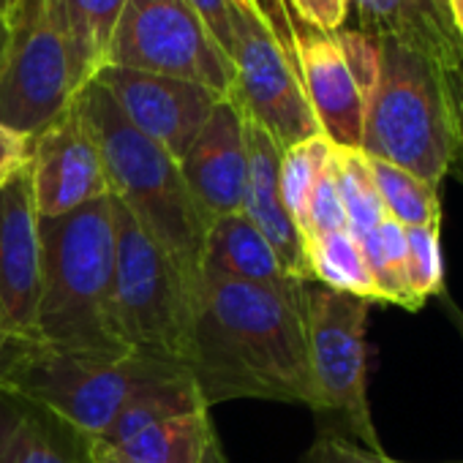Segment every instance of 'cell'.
I'll return each instance as SVG.
<instances>
[{
  "label": "cell",
  "instance_id": "cell-18",
  "mask_svg": "<svg viewBox=\"0 0 463 463\" xmlns=\"http://www.w3.org/2000/svg\"><path fill=\"white\" fill-rule=\"evenodd\" d=\"M0 463H96L90 441L52 414L0 392Z\"/></svg>",
  "mask_w": 463,
  "mask_h": 463
},
{
  "label": "cell",
  "instance_id": "cell-1",
  "mask_svg": "<svg viewBox=\"0 0 463 463\" xmlns=\"http://www.w3.org/2000/svg\"><path fill=\"white\" fill-rule=\"evenodd\" d=\"M306 284L199 279L183 365L207 409L238 398L319 409L308 360Z\"/></svg>",
  "mask_w": 463,
  "mask_h": 463
},
{
  "label": "cell",
  "instance_id": "cell-15",
  "mask_svg": "<svg viewBox=\"0 0 463 463\" xmlns=\"http://www.w3.org/2000/svg\"><path fill=\"white\" fill-rule=\"evenodd\" d=\"M295 61L319 134L338 150H360L365 93L360 90L335 33L295 20Z\"/></svg>",
  "mask_w": 463,
  "mask_h": 463
},
{
  "label": "cell",
  "instance_id": "cell-36",
  "mask_svg": "<svg viewBox=\"0 0 463 463\" xmlns=\"http://www.w3.org/2000/svg\"><path fill=\"white\" fill-rule=\"evenodd\" d=\"M441 298V303H444V314H447V319L455 325V330H458V335L463 338V311L458 308V303L452 300V298H447V289L439 295Z\"/></svg>",
  "mask_w": 463,
  "mask_h": 463
},
{
  "label": "cell",
  "instance_id": "cell-37",
  "mask_svg": "<svg viewBox=\"0 0 463 463\" xmlns=\"http://www.w3.org/2000/svg\"><path fill=\"white\" fill-rule=\"evenodd\" d=\"M449 6V17H452V25H455V33L463 44V0H447Z\"/></svg>",
  "mask_w": 463,
  "mask_h": 463
},
{
  "label": "cell",
  "instance_id": "cell-27",
  "mask_svg": "<svg viewBox=\"0 0 463 463\" xmlns=\"http://www.w3.org/2000/svg\"><path fill=\"white\" fill-rule=\"evenodd\" d=\"M335 180H338V194H341V204L346 213V226L360 241L387 218V210L376 191L365 153L335 147Z\"/></svg>",
  "mask_w": 463,
  "mask_h": 463
},
{
  "label": "cell",
  "instance_id": "cell-11",
  "mask_svg": "<svg viewBox=\"0 0 463 463\" xmlns=\"http://www.w3.org/2000/svg\"><path fill=\"white\" fill-rule=\"evenodd\" d=\"M96 82L112 96L123 118L175 161L185 156L213 107L221 101V96L196 82L120 66H104Z\"/></svg>",
  "mask_w": 463,
  "mask_h": 463
},
{
  "label": "cell",
  "instance_id": "cell-28",
  "mask_svg": "<svg viewBox=\"0 0 463 463\" xmlns=\"http://www.w3.org/2000/svg\"><path fill=\"white\" fill-rule=\"evenodd\" d=\"M406 229V226H403ZM441 221L406 229V262H409V287L420 303L439 298L444 292V265L439 243Z\"/></svg>",
  "mask_w": 463,
  "mask_h": 463
},
{
  "label": "cell",
  "instance_id": "cell-31",
  "mask_svg": "<svg viewBox=\"0 0 463 463\" xmlns=\"http://www.w3.org/2000/svg\"><path fill=\"white\" fill-rule=\"evenodd\" d=\"M300 463H403L363 444H352L335 433H319Z\"/></svg>",
  "mask_w": 463,
  "mask_h": 463
},
{
  "label": "cell",
  "instance_id": "cell-39",
  "mask_svg": "<svg viewBox=\"0 0 463 463\" xmlns=\"http://www.w3.org/2000/svg\"><path fill=\"white\" fill-rule=\"evenodd\" d=\"M96 463H107V460H96ZM204 463H226V458H223V449H221V447H215Z\"/></svg>",
  "mask_w": 463,
  "mask_h": 463
},
{
  "label": "cell",
  "instance_id": "cell-7",
  "mask_svg": "<svg viewBox=\"0 0 463 463\" xmlns=\"http://www.w3.org/2000/svg\"><path fill=\"white\" fill-rule=\"evenodd\" d=\"M6 20L9 47L0 69V126L36 137L80 93L61 0H20Z\"/></svg>",
  "mask_w": 463,
  "mask_h": 463
},
{
  "label": "cell",
  "instance_id": "cell-5",
  "mask_svg": "<svg viewBox=\"0 0 463 463\" xmlns=\"http://www.w3.org/2000/svg\"><path fill=\"white\" fill-rule=\"evenodd\" d=\"M185 373L183 365L145 354L63 352L33 338H9L0 352V392L33 403L88 441L99 439L137 392Z\"/></svg>",
  "mask_w": 463,
  "mask_h": 463
},
{
  "label": "cell",
  "instance_id": "cell-32",
  "mask_svg": "<svg viewBox=\"0 0 463 463\" xmlns=\"http://www.w3.org/2000/svg\"><path fill=\"white\" fill-rule=\"evenodd\" d=\"M287 6L298 23H303L314 31H322V33L341 31L349 17L346 0H287Z\"/></svg>",
  "mask_w": 463,
  "mask_h": 463
},
{
  "label": "cell",
  "instance_id": "cell-13",
  "mask_svg": "<svg viewBox=\"0 0 463 463\" xmlns=\"http://www.w3.org/2000/svg\"><path fill=\"white\" fill-rule=\"evenodd\" d=\"M31 172L0 185V317L6 338H36L42 238Z\"/></svg>",
  "mask_w": 463,
  "mask_h": 463
},
{
  "label": "cell",
  "instance_id": "cell-33",
  "mask_svg": "<svg viewBox=\"0 0 463 463\" xmlns=\"http://www.w3.org/2000/svg\"><path fill=\"white\" fill-rule=\"evenodd\" d=\"M33 137H25L9 126H0V185L31 169Z\"/></svg>",
  "mask_w": 463,
  "mask_h": 463
},
{
  "label": "cell",
  "instance_id": "cell-22",
  "mask_svg": "<svg viewBox=\"0 0 463 463\" xmlns=\"http://www.w3.org/2000/svg\"><path fill=\"white\" fill-rule=\"evenodd\" d=\"M204 401L194 384V379L177 376L161 384H153L142 392H137L112 420V425L90 441V449H101V447H112L120 444L142 430H147L150 425H158L164 420L172 417H183V414H194V411H204Z\"/></svg>",
  "mask_w": 463,
  "mask_h": 463
},
{
  "label": "cell",
  "instance_id": "cell-6",
  "mask_svg": "<svg viewBox=\"0 0 463 463\" xmlns=\"http://www.w3.org/2000/svg\"><path fill=\"white\" fill-rule=\"evenodd\" d=\"M112 218L118 249L115 295L123 338L134 354L183 365L188 354L196 287L185 281L169 254L115 196Z\"/></svg>",
  "mask_w": 463,
  "mask_h": 463
},
{
  "label": "cell",
  "instance_id": "cell-16",
  "mask_svg": "<svg viewBox=\"0 0 463 463\" xmlns=\"http://www.w3.org/2000/svg\"><path fill=\"white\" fill-rule=\"evenodd\" d=\"M246 150H249V175H246L243 213L254 221L265 241L273 246L281 268L298 281H311L306 241L300 235V229L295 226L292 215L287 213L279 191L281 147L273 142V137L265 128H260L246 118Z\"/></svg>",
  "mask_w": 463,
  "mask_h": 463
},
{
  "label": "cell",
  "instance_id": "cell-23",
  "mask_svg": "<svg viewBox=\"0 0 463 463\" xmlns=\"http://www.w3.org/2000/svg\"><path fill=\"white\" fill-rule=\"evenodd\" d=\"M368 265V273L376 287L379 303H392L406 311H420V300L409 287V262H406V229L384 218L373 232L357 241Z\"/></svg>",
  "mask_w": 463,
  "mask_h": 463
},
{
  "label": "cell",
  "instance_id": "cell-34",
  "mask_svg": "<svg viewBox=\"0 0 463 463\" xmlns=\"http://www.w3.org/2000/svg\"><path fill=\"white\" fill-rule=\"evenodd\" d=\"M185 4L229 55L232 50V4L229 0H185Z\"/></svg>",
  "mask_w": 463,
  "mask_h": 463
},
{
  "label": "cell",
  "instance_id": "cell-10",
  "mask_svg": "<svg viewBox=\"0 0 463 463\" xmlns=\"http://www.w3.org/2000/svg\"><path fill=\"white\" fill-rule=\"evenodd\" d=\"M229 61L235 69L229 99L251 123L265 128L281 150L319 137L298 61L254 6H232Z\"/></svg>",
  "mask_w": 463,
  "mask_h": 463
},
{
  "label": "cell",
  "instance_id": "cell-3",
  "mask_svg": "<svg viewBox=\"0 0 463 463\" xmlns=\"http://www.w3.org/2000/svg\"><path fill=\"white\" fill-rule=\"evenodd\" d=\"M74 101L99 145L109 194L169 254L185 281L199 287L207 221L180 175V164L134 128L96 80Z\"/></svg>",
  "mask_w": 463,
  "mask_h": 463
},
{
  "label": "cell",
  "instance_id": "cell-24",
  "mask_svg": "<svg viewBox=\"0 0 463 463\" xmlns=\"http://www.w3.org/2000/svg\"><path fill=\"white\" fill-rule=\"evenodd\" d=\"M306 257H308L311 281L330 287L335 292H349V295L365 298L371 303H379L363 249L349 229L308 241Z\"/></svg>",
  "mask_w": 463,
  "mask_h": 463
},
{
  "label": "cell",
  "instance_id": "cell-14",
  "mask_svg": "<svg viewBox=\"0 0 463 463\" xmlns=\"http://www.w3.org/2000/svg\"><path fill=\"white\" fill-rule=\"evenodd\" d=\"M177 164L207 226L221 215L243 213L249 150L246 118L235 101L221 99L213 107L202 131Z\"/></svg>",
  "mask_w": 463,
  "mask_h": 463
},
{
  "label": "cell",
  "instance_id": "cell-9",
  "mask_svg": "<svg viewBox=\"0 0 463 463\" xmlns=\"http://www.w3.org/2000/svg\"><path fill=\"white\" fill-rule=\"evenodd\" d=\"M371 300L306 284V330L311 376L322 411H335L363 439V447L384 452L376 436L365 382V327Z\"/></svg>",
  "mask_w": 463,
  "mask_h": 463
},
{
  "label": "cell",
  "instance_id": "cell-17",
  "mask_svg": "<svg viewBox=\"0 0 463 463\" xmlns=\"http://www.w3.org/2000/svg\"><path fill=\"white\" fill-rule=\"evenodd\" d=\"M357 31L373 42H398L425 52L449 71L463 69V44L447 0H346Z\"/></svg>",
  "mask_w": 463,
  "mask_h": 463
},
{
  "label": "cell",
  "instance_id": "cell-12",
  "mask_svg": "<svg viewBox=\"0 0 463 463\" xmlns=\"http://www.w3.org/2000/svg\"><path fill=\"white\" fill-rule=\"evenodd\" d=\"M31 185L42 218L69 215L109 196L99 145L77 101L33 137Z\"/></svg>",
  "mask_w": 463,
  "mask_h": 463
},
{
  "label": "cell",
  "instance_id": "cell-35",
  "mask_svg": "<svg viewBox=\"0 0 463 463\" xmlns=\"http://www.w3.org/2000/svg\"><path fill=\"white\" fill-rule=\"evenodd\" d=\"M455 104H458V150L449 172H455L458 180L463 183V71L455 77Z\"/></svg>",
  "mask_w": 463,
  "mask_h": 463
},
{
  "label": "cell",
  "instance_id": "cell-4",
  "mask_svg": "<svg viewBox=\"0 0 463 463\" xmlns=\"http://www.w3.org/2000/svg\"><path fill=\"white\" fill-rule=\"evenodd\" d=\"M379 44V74L365 101L360 150L439 188L458 150L455 77L420 50Z\"/></svg>",
  "mask_w": 463,
  "mask_h": 463
},
{
  "label": "cell",
  "instance_id": "cell-2",
  "mask_svg": "<svg viewBox=\"0 0 463 463\" xmlns=\"http://www.w3.org/2000/svg\"><path fill=\"white\" fill-rule=\"evenodd\" d=\"M39 238L42 289L33 341L82 354H134L118 319L112 196L69 215L42 218Z\"/></svg>",
  "mask_w": 463,
  "mask_h": 463
},
{
  "label": "cell",
  "instance_id": "cell-30",
  "mask_svg": "<svg viewBox=\"0 0 463 463\" xmlns=\"http://www.w3.org/2000/svg\"><path fill=\"white\" fill-rule=\"evenodd\" d=\"M335 39H338V47L360 85V90L365 93V101L376 85V74H379V44L360 33V31H335Z\"/></svg>",
  "mask_w": 463,
  "mask_h": 463
},
{
  "label": "cell",
  "instance_id": "cell-25",
  "mask_svg": "<svg viewBox=\"0 0 463 463\" xmlns=\"http://www.w3.org/2000/svg\"><path fill=\"white\" fill-rule=\"evenodd\" d=\"M368 158L376 191L382 196V204L387 210V218L398 221L401 226H425L433 221H441V202H439V188L428 185L417 175L382 161V158Z\"/></svg>",
  "mask_w": 463,
  "mask_h": 463
},
{
  "label": "cell",
  "instance_id": "cell-41",
  "mask_svg": "<svg viewBox=\"0 0 463 463\" xmlns=\"http://www.w3.org/2000/svg\"><path fill=\"white\" fill-rule=\"evenodd\" d=\"M6 330H4V317H0V352H4V346H6Z\"/></svg>",
  "mask_w": 463,
  "mask_h": 463
},
{
  "label": "cell",
  "instance_id": "cell-8",
  "mask_svg": "<svg viewBox=\"0 0 463 463\" xmlns=\"http://www.w3.org/2000/svg\"><path fill=\"white\" fill-rule=\"evenodd\" d=\"M107 66L196 82L229 99L235 69L185 0H126Z\"/></svg>",
  "mask_w": 463,
  "mask_h": 463
},
{
  "label": "cell",
  "instance_id": "cell-40",
  "mask_svg": "<svg viewBox=\"0 0 463 463\" xmlns=\"http://www.w3.org/2000/svg\"><path fill=\"white\" fill-rule=\"evenodd\" d=\"M17 4H20V0H0V17H9Z\"/></svg>",
  "mask_w": 463,
  "mask_h": 463
},
{
  "label": "cell",
  "instance_id": "cell-38",
  "mask_svg": "<svg viewBox=\"0 0 463 463\" xmlns=\"http://www.w3.org/2000/svg\"><path fill=\"white\" fill-rule=\"evenodd\" d=\"M6 47H9V20H6V17H0V69H4Z\"/></svg>",
  "mask_w": 463,
  "mask_h": 463
},
{
  "label": "cell",
  "instance_id": "cell-21",
  "mask_svg": "<svg viewBox=\"0 0 463 463\" xmlns=\"http://www.w3.org/2000/svg\"><path fill=\"white\" fill-rule=\"evenodd\" d=\"M126 0H61V14L80 90L107 66L112 31Z\"/></svg>",
  "mask_w": 463,
  "mask_h": 463
},
{
  "label": "cell",
  "instance_id": "cell-26",
  "mask_svg": "<svg viewBox=\"0 0 463 463\" xmlns=\"http://www.w3.org/2000/svg\"><path fill=\"white\" fill-rule=\"evenodd\" d=\"M330 156H333V145L322 134L314 137V139H306L300 145H292V147L281 150L279 191H281V202H284L287 213L292 215L295 226L300 229V235L306 232L311 194H314L317 180L325 172Z\"/></svg>",
  "mask_w": 463,
  "mask_h": 463
},
{
  "label": "cell",
  "instance_id": "cell-19",
  "mask_svg": "<svg viewBox=\"0 0 463 463\" xmlns=\"http://www.w3.org/2000/svg\"><path fill=\"white\" fill-rule=\"evenodd\" d=\"M199 273L265 287L298 281L281 268L273 246L246 213H232L210 221L204 232Z\"/></svg>",
  "mask_w": 463,
  "mask_h": 463
},
{
  "label": "cell",
  "instance_id": "cell-29",
  "mask_svg": "<svg viewBox=\"0 0 463 463\" xmlns=\"http://www.w3.org/2000/svg\"><path fill=\"white\" fill-rule=\"evenodd\" d=\"M346 226V213L341 204V194H338V180H335V147L333 156L325 166V172L317 180V188L311 194L308 202V218H306V232L303 238L306 243L322 235H333V232H344Z\"/></svg>",
  "mask_w": 463,
  "mask_h": 463
},
{
  "label": "cell",
  "instance_id": "cell-20",
  "mask_svg": "<svg viewBox=\"0 0 463 463\" xmlns=\"http://www.w3.org/2000/svg\"><path fill=\"white\" fill-rule=\"evenodd\" d=\"M215 447L221 444L204 409L164 420L120 444L90 452L107 463H204Z\"/></svg>",
  "mask_w": 463,
  "mask_h": 463
}]
</instances>
